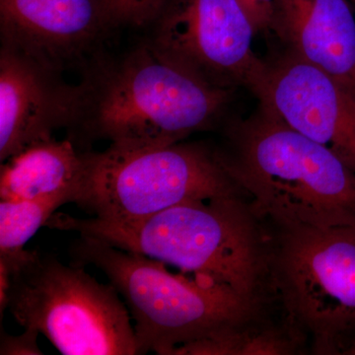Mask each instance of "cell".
Instances as JSON below:
<instances>
[{
  "label": "cell",
  "instance_id": "cell-12",
  "mask_svg": "<svg viewBox=\"0 0 355 355\" xmlns=\"http://www.w3.org/2000/svg\"><path fill=\"white\" fill-rule=\"evenodd\" d=\"M272 32L286 51L355 92V18L349 0H277Z\"/></svg>",
  "mask_w": 355,
  "mask_h": 355
},
{
  "label": "cell",
  "instance_id": "cell-11",
  "mask_svg": "<svg viewBox=\"0 0 355 355\" xmlns=\"http://www.w3.org/2000/svg\"><path fill=\"white\" fill-rule=\"evenodd\" d=\"M109 30L103 0H0L1 46L57 71L81 62Z\"/></svg>",
  "mask_w": 355,
  "mask_h": 355
},
{
  "label": "cell",
  "instance_id": "cell-4",
  "mask_svg": "<svg viewBox=\"0 0 355 355\" xmlns=\"http://www.w3.org/2000/svg\"><path fill=\"white\" fill-rule=\"evenodd\" d=\"M74 263L92 265L125 299L135 320L137 354L173 350L260 320L263 302L207 279L173 273L165 263L80 236Z\"/></svg>",
  "mask_w": 355,
  "mask_h": 355
},
{
  "label": "cell",
  "instance_id": "cell-18",
  "mask_svg": "<svg viewBox=\"0 0 355 355\" xmlns=\"http://www.w3.org/2000/svg\"><path fill=\"white\" fill-rule=\"evenodd\" d=\"M39 331L25 329L21 336H11L1 331L0 354L1 355H42L37 343Z\"/></svg>",
  "mask_w": 355,
  "mask_h": 355
},
{
  "label": "cell",
  "instance_id": "cell-8",
  "mask_svg": "<svg viewBox=\"0 0 355 355\" xmlns=\"http://www.w3.org/2000/svg\"><path fill=\"white\" fill-rule=\"evenodd\" d=\"M149 26L146 41L179 69L216 88L261 92L268 62L239 0H166Z\"/></svg>",
  "mask_w": 355,
  "mask_h": 355
},
{
  "label": "cell",
  "instance_id": "cell-14",
  "mask_svg": "<svg viewBox=\"0 0 355 355\" xmlns=\"http://www.w3.org/2000/svg\"><path fill=\"white\" fill-rule=\"evenodd\" d=\"M303 336L291 323L284 328L253 323L237 327L207 340L184 345L171 355H284L297 352Z\"/></svg>",
  "mask_w": 355,
  "mask_h": 355
},
{
  "label": "cell",
  "instance_id": "cell-3",
  "mask_svg": "<svg viewBox=\"0 0 355 355\" xmlns=\"http://www.w3.org/2000/svg\"><path fill=\"white\" fill-rule=\"evenodd\" d=\"M226 169L261 220L330 228L355 224V173L326 147L287 125L259 103L231 123Z\"/></svg>",
  "mask_w": 355,
  "mask_h": 355
},
{
  "label": "cell",
  "instance_id": "cell-7",
  "mask_svg": "<svg viewBox=\"0 0 355 355\" xmlns=\"http://www.w3.org/2000/svg\"><path fill=\"white\" fill-rule=\"evenodd\" d=\"M275 228L268 234L270 284L287 321L310 336L314 354H340L355 326V224Z\"/></svg>",
  "mask_w": 355,
  "mask_h": 355
},
{
  "label": "cell",
  "instance_id": "cell-5",
  "mask_svg": "<svg viewBox=\"0 0 355 355\" xmlns=\"http://www.w3.org/2000/svg\"><path fill=\"white\" fill-rule=\"evenodd\" d=\"M7 308L24 329L43 334L64 355L137 354L128 306L111 284L83 266L64 265L39 252L0 253Z\"/></svg>",
  "mask_w": 355,
  "mask_h": 355
},
{
  "label": "cell",
  "instance_id": "cell-20",
  "mask_svg": "<svg viewBox=\"0 0 355 355\" xmlns=\"http://www.w3.org/2000/svg\"><path fill=\"white\" fill-rule=\"evenodd\" d=\"M350 1L354 2L355 3V0H350Z\"/></svg>",
  "mask_w": 355,
  "mask_h": 355
},
{
  "label": "cell",
  "instance_id": "cell-10",
  "mask_svg": "<svg viewBox=\"0 0 355 355\" xmlns=\"http://www.w3.org/2000/svg\"><path fill=\"white\" fill-rule=\"evenodd\" d=\"M22 53L0 49V160L35 142L71 130L78 121L81 88Z\"/></svg>",
  "mask_w": 355,
  "mask_h": 355
},
{
  "label": "cell",
  "instance_id": "cell-17",
  "mask_svg": "<svg viewBox=\"0 0 355 355\" xmlns=\"http://www.w3.org/2000/svg\"><path fill=\"white\" fill-rule=\"evenodd\" d=\"M257 34L272 32L277 0H239Z\"/></svg>",
  "mask_w": 355,
  "mask_h": 355
},
{
  "label": "cell",
  "instance_id": "cell-6",
  "mask_svg": "<svg viewBox=\"0 0 355 355\" xmlns=\"http://www.w3.org/2000/svg\"><path fill=\"white\" fill-rule=\"evenodd\" d=\"M244 195L218 148L181 141L89 151L87 179L76 205L100 220L127 222L190 200Z\"/></svg>",
  "mask_w": 355,
  "mask_h": 355
},
{
  "label": "cell",
  "instance_id": "cell-1",
  "mask_svg": "<svg viewBox=\"0 0 355 355\" xmlns=\"http://www.w3.org/2000/svg\"><path fill=\"white\" fill-rule=\"evenodd\" d=\"M76 140L123 149L167 146L218 123L235 91L210 86L168 62L148 42L95 60L80 83Z\"/></svg>",
  "mask_w": 355,
  "mask_h": 355
},
{
  "label": "cell",
  "instance_id": "cell-19",
  "mask_svg": "<svg viewBox=\"0 0 355 355\" xmlns=\"http://www.w3.org/2000/svg\"><path fill=\"white\" fill-rule=\"evenodd\" d=\"M340 354L355 355V326L343 343Z\"/></svg>",
  "mask_w": 355,
  "mask_h": 355
},
{
  "label": "cell",
  "instance_id": "cell-9",
  "mask_svg": "<svg viewBox=\"0 0 355 355\" xmlns=\"http://www.w3.org/2000/svg\"><path fill=\"white\" fill-rule=\"evenodd\" d=\"M287 125L338 156L355 173V92L286 51L268 62L257 96Z\"/></svg>",
  "mask_w": 355,
  "mask_h": 355
},
{
  "label": "cell",
  "instance_id": "cell-13",
  "mask_svg": "<svg viewBox=\"0 0 355 355\" xmlns=\"http://www.w3.org/2000/svg\"><path fill=\"white\" fill-rule=\"evenodd\" d=\"M89 151L73 140L35 142L1 163L0 198L34 200L64 195L76 203L88 174Z\"/></svg>",
  "mask_w": 355,
  "mask_h": 355
},
{
  "label": "cell",
  "instance_id": "cell-15",
  "mask_svg": "<svg viewBox=\"0 0 355 355\" xmlns=\"http://www.w3.org/2000/svg\"><path fill=\"white\" fill-rule=\"evenodd\" d=\"M72 202L69 196L34 200H1L0 202V253L24 249L27 242L46 226L58 207Z\"/></svg>",
  "mask_w": 355,
  "mask_h": 355
},
{
  "label": "cell",
  "instance_id": "cell-16",
  "mask_svg": "<svg viewBox=\"0 0 355 355\" xmlns=\"http://www.w3.org/2000/svg\"><path fill=\"white\" fill-rule=\"evenodd\" d=\"M166 0H103L110 29L149 26Z\"/></svg>",
  "mask_w": 355,
  "mask_h": 355
},
{
  "label": "cell",
  "instance_id": "cell-2",
  "mask_svg": "<svg viewBox=\"0 0 355 355\" xmlns=\"http://www.w3.org/2000/svg\"><path fill=\"white\" fill-rule=\"evenodd\" d=\"M242 196L195 200L127 222L55 214L46 226L74 231L263 302L268 234Z\"/></svg>",
  "mask_w": 355,
  "mask_h": 355
}]
</instances>
